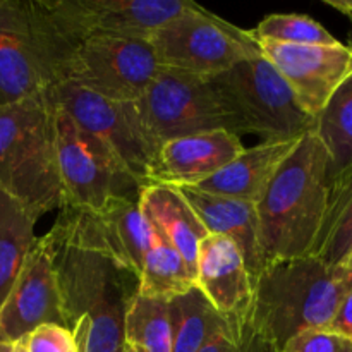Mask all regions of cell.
Returning <instances> with one entry per match:
<instances>
[{
  "instance_id": "33",
  "label": "cell",
  "mask_w": 352,
  "mask_h": 352,
  "mask_svg": "<svg viewBox=\"0 0 352 352\" xmlns=\"http://www.w3.org/2000/svg\"><path fill=\"white\" fill-rule=\"evenodd\" d=\"M342 274H344V280H346V285H347V291H352V251L349 256H347V260L344 261Z\"/></svg>"
},
{
  "instance_id": "10",
  "label": "cell",
  "mask_w": 352,
  "mask_h": 352,
  "mask_svg": "<svg viewBox=\"0 0 352 352\" xmlns=\"http://www.w3.org/2000/svg\"><path fill=\"white\" fill-rule=\"evenodd\" d=\"M48 31L38 0H0V109L54 86Z\"/></svg>"
},
{
  "instance_id": "11",
  "label": "cell",
  "mask_w": 352,
  "mask_h": 352,
  "mask_svg": "<svg viewBox=\"0 0 352 352\" xmlns=\"http://www.w3.org/2000/svg\"><path fill=\"white\" fill-rule=\"evenodd\" d=\"M134 105L141 127L155 151L160 144L175 138L217 129L227 131L222 110L208 81L184 72L160 67Z\"/></svg>"
},
{
  "instance_id": "6",
  "label": "cell",
  "mask_w": 352,
  "mask_h": 352,
  "mask_svg": "<svg viewBox=\"0 0 352 352\" xmlns=\"http://www.w3.org/2000/svg\"><path fill=\"white\" fill-rule=\"evenodd\" d=\"M206 81L227 131L236 136L299 140L315 131L316 120L299 107L287 82L263 55L239 62Z\"/></svg>"
},
{
  "instance_id": "17",
  "label": "cell",
  "mask_w": 352,
  "mask_h": 352,
  "mask_svg": "<svg viewBox=\"0 0 352 352\" xmlns=\"http://www.w3.org/2000/svg\"><path fill=\"white\" fill-rule=\"evenodd\" d=\"M196 285L217 311L244 327L253 298V278L232 241L217 234H208L201 241L196 258Z\"/></svg>"
},
{
  "instance_id": "19",
  "label": "cell",
  "mask_w": 352,
  "mask_h": 352,
  "mask_svg": "<svg viewBox=\"0 0 352 352\" xmlns=\"http://www.w3.org/2000/svg\"><path fill=\"white\" fill-rule=\"evenodd\" d=\"M138 203L151 229L181 254L196 278L199 244L208 232L182 192L177 188L148 184L140 189Z\"/></svg>"
},
{
  "instance_id": "3",
  "label": "cell",
  "mask_w": 352,
  "mask_h": 352,
  "mask_svg": "<svg viewBox=\"0 0 352 352\" xmlns=\"http://www.w3.org/2000/svg\"><path fill=\"white\" fill-rule=\"evenodd\" d=\"M54 250L62 316L76 349L124 352L126 315L138 294V275L102 254L57 243Z\"/></svg>"
},
{
  "instance_id": "5",
  "label": "cell",
  "mask_w": 352,
  "mask_h": 352,
  "mask_svg": "<svg viewBox=\"0 0 352 352\" xmlns=\"http://www.w3.org/2000/svg\"><path fill=\"white\" fill-rule=\"evenodd\" d=\"M0 191L38 219L60 210L54 112L45 93L0 109Z\"/></svg>"
},
{
  "instance_id": "29",
  "label": "cell",
  "mask_w": 352,
  "mask_h": 352,
  "mask_svg": "<svg viewBox=\"0 0 352 352\" xmlns=\"http://www.w3.org/2000/svg\"><path fill=\"white\" fill-rule=\"evenodd\" d=\"M282 352H352V339L327 329H309L292 337Z\"/></svg>"
},
{
  "instance_id": "14",
  "label": "cell",
  "mask_w": 352,
  "mask_h": 352,
  "mask_svg": "<svg viewBox=\"0 0 352 352\" xmlns=\"http://www.w3.org/2000/svg\"><path fill=\"white\" fill-rule=\"evenodd\" d=\"M45 323L64 325L55 250L48 234L36 237L0 306V340L16 344Z\"/></svg>"
},
{
  "instance_id": "9",
  "label": "cell",
  "mask_w": 352,
  "mask_h": 352,
  "mask_svg": "<svg viewBox=\"0 0 352 352\" xmlns=\"http://www.w3.org/2000/svg\"><path fill=\"white\" fill-rule=\"evenodd\" d=\"M48 236L62 246L102 254L140 277L151 227L138 198L113 196L100 208H60Z\"/></svg>"
},
{
  "instance_id": "22",
  "label": "cell",
  "mask_w": 352,
  "mask_h": 352,
  "mask_svg": "<svg viewBox=\"0 0 352 352\" xmlns=\"http://www.w3.org/2000/svg\"><path fill=\"white\" fill-rule=\"evenodd\" d=\"M167 309L172 352H198L217 332L236 323L217 311L198 285L168 299Z\"/></svg>"
},
{
  "instance_id": "18",
  "label": "cell",
  "mask_w": 352,
  "mask_h": 352,
  "mask_svg": "<svg viewBox=\"0 0 352 352\" xmlns=\"http://www.w3.org/2000/svg\"><path fill=\"white\" fill-rule=\"evenodd\" d=\"M299 140L261 141L256 146L244 148L230 164L199 182L195 189L256 205Z\"/></svg>"
},
{
  "instance_id": "20",
  "label": "cell",
  "mask_w": 352,
  "mask_h": 352,
  "mask_svg": "<svg viewBox=\"0 0 352 352\" xmlns=\"http://www.w3.org/2000/svg\"><path fill=\"white\" fill-rule=\"evenodd\" d=\"M177 189L195 210L206 232L223 236L236 244L254 280L261 270V261L258 246V217L253 203L210 195L195 188Z\"/></svg>"
},
{
  "instance_id": "2",
  "label": "cell",
  "mask_w": 352,
  "mask_h": 352,
  "mask_svg": "<svg viewBox=\"0 0 352 352\" xmlns=\"http://www.w3.org/2000/svg\"><path fill=\"white\" fill-rule=\"evenodd\" d=\"M330 181V157L315 131L299 140L254 208L261 268L309 256Z\"/></svg>"
},
{
  "instance_id": "26",
  "label": "cell",
  "mask_w": 352,
  "mask_h": 352,
  "mask_svg": "<svg viewBox=\"0 0 352 352\" xmlns=\"http://www.w3.org/2000/svg\"><path fill=\"white\" fill-rule=\"evenodd\" d=\"M126 344L138 352H172V333L165 299L136 294L127 308Z\"/></svg>"
},
{
  "instance_id": "21",
  "label": "cell",
  "mask_w": 352,
  "mask_h": 352,
  "mask_svg": "<svg viewBox=\"0 0 352 352\" xmlns=\"http://www.w3.org/2000/svg\"><path fill=\"white\" fill-rule=\"evenodd\" d=\"M352 251V164L329 181L327 205L309 256L342 267Z\"/></svg>"
},
{
  "instance_id": "7",
  "label": "cell",
  "mask_w": 352,
  "mask_h": 352,
  "mask_svg": "<svg viewBox=\"0 0 352 352\" xmlns=\"http://www.w3.org/2000/svg\"><path fill=\"white\" fill-rule=\"evenodd\" d=\"M146 41L162 69L201 79L261 55L250 30L222 19L196 2L155 30Z\"/></svg>"
},
{
  "instance_id": "35",
  "label": "cell",
  "mask_w": 352,
  "mask_h": 352,
  "mask_svg": "<svg viewBox=\"0 0 352 352\" xmlns=\"http://www.w3.org/2000/svg\"><path fill=\"white\" fill-rule=\"evenodd\" d=\"M124 352H138V351L134 349V347H131L129 344H126V349H124Z\"/></svg>"
},
{
  "instance_id": "31",
  "label": "cell",
  "mask_w": 352,
  "mask_h": 352,
  "mask_svg": "<svg viewBox=\"0 0 352 352\" xmlns=\"http://www.w3.org/2000/svg\"><path fill=\"white\" fill-rule=\"evenodd\" d=\"M327 330L352 339V291H347L340 299Z\"/></svg>"
},
{
  "instance_id": "23",
  "label": "cell",
  "mask_w": 352,
  "mask_h": 352,
  "mask_svg": "<svg viewBox=\"0 0 352 352\" xmlns=\"http://www.w3.org/2000/svg\"><path fill=\"white\" fill-rule=\"evenodd\" d=\"M36 222L38 217L26 206L0 191V306L36 241Z\"/></svg>"
},
{
  "instance_id": "34",
  "label": "cell",
  "mask_w": 352,
  "mask_h": 352,
  "mask_svg": "<svg viewBox=\"0 0 352 352\" xmlns=\"http://www.w3.org/2000/svg\"><path fill=\"white\" fill-rule=\"evenodd\" d=\"M0 352H16V344L0 340Z\"/></svg>"
},
{
  "instance_id": "12",
  "label": "cell",
  "mask_w": 352,
  "mask_h": 352,
  "mask_svg": "<svg viewBox=\"0 0 352 352\" xmlns=\"http://www.w3.org/2000/svg\"><path fill=\"white\" fill-rule=\"evenodd\" d=\"M43 93L76 126L102 141L140 189L146 186V170L155 150L141 127L134 102L103 98L69 85L50 86Z\"/></svg>"
},
{
  "instance_id": "1",
  "label": "cell",
  "mask_w": 352,
  "mask_h": 352,
  "mask_svg": "<svg viewBox=\"0 0 352 352\" xmlns=\"http://www.w3.org/2000/svg\"><path fill=\"white\" fill-rule=\"evenodd\" d=\"M346 292L342 267L313 256L265 265L253 280L248 336L265 352H282L302 330L327 329Z\"/></svg>"
},
{
  "instance_id": "16",
  "label": "cell",
  "mask_w": 352,
  "mask_h": 352,
  "mask_svg": "<svg viewBox=\"0 0 352 352\" xmlns=\"http://www.w3.org/2000/svg\"><path fill=\"white\" fill-rule=\"evenodd\" d=\"M244 144L241 138L229 131L175 138L160 144L146 170V186L195 188L234 160Z\"/></svg>"
},
{
  "instance_id": "8",
  "label": "cell",
  "mask_w": 352,
  "mask_h": 352,
  "mask_svg": "<svg viewBox=\"0 0 352 352\" xmlns=\"http://www.w3.org/2000/svg\"><path fill=\"white\" fill-rule=\"evenodd\" d=\"M52 112L62 191L60 208H100L113 196L138 198L140 186L109 148L76 126L64 110L52 105Z\"/></svg>"
},
{
  "instance_id": "24",
  "label": "cell",
  "mask_w": 352,
  "mask_h": 352,
  "mask_svg": "<svg viewBox=\"0 0 352 352\" xmlns=\"http://www.w3.org/2000/svg\"><path fill=\"white\" fill-rule=\"evenodd\" d=\"M196 278L181 254L151 229V243L144 253L138 277V294L144 298L172 299L195 287Z\"/></svg>"
},
{
  "instance_id": "30",
  "label": "cell",
  "mask_w": 352,
  "mask_h": 352,
  "mask_svg": "<svg viewBox=\"0 0 352 352\" xmlns=\"http://www.w3.org/2000/svg\"><path fill=\"white\" fill-rule=\"evenodd\" d=\"M198 352H265L248 336L241 325H230L217 332Z\"/></svg>"
},
{
  "instance_id": "4",
  "label": "cell",
  "mask_w": 352,
  "mask_h": 352,
  "mask_svg": "<svg viewBox=\"0 0 352 352\" xmlns=\"http://www.w3.org/2000/svg\"><path fill=\"white\" fill-rule=\"evenodd\" d=\"M40 7L54 57V86H76L117 102L141 98L160 71L146 40L64 33L47 16L41 0Z\"/></svg>"
},
{
  "instance_id": "27",
  "label": "cell",
  "mask_w": 352,
  "mask_h": 352,
  "mask_svg": "<svg viewBox=\"0 0 352 352\" xmlns=\"http://www.w3.org/2000/svg\"><path fill=\"white\" fill-rule=\"evenodd\" d=\"M258 43L337 45L340 43L318 21L302 14H270L250 30Z\"/></svg>"
},
{
  "instance_id": "32",
  "label": "cell",
  "mask_w": 352,
  "mask_h": 352,
  "mask_svg": "<svg viewBox=\"0 0 352 352\" xmlns=\"http://www.w3.org/2000/svg\"><path fill=\"white\" fill-rule=\"evenodd\" d=\"M325 3L329 7H332V9L339 10L340 14H344V16H346L352 24V0H325ZM351 47H352V43H351Z\"/></svg>"
},
{
  "instance_id": "25",
  "label": "cell",
  "mask_w": 352,
  "mask_h": 352,
  "mask_svg": "<svg viewBox=\"0 0 352 352\" xmlns=\"http://www.w3.org/2000/svg\"><path fill=\"white\" fill-rule=\"evenodd\" d=\"M315 133L329 151L330 177H333L352 164V74L320 113Z\"/></svg>"
},
{
  "instance_id": "15",
  "label": "cell",
  "mask_w": 352,
  "mask_h": 352,
  "mask_svg": "<svg viewBox=\"0 0 352 352\" xmlns=\"http://www.w3.org/2000/svg\"><path fill=\"white\" fill-rule=\"evenodd\" d=\"M258 45L261 55L287 82L299 107L315 120L352 74L351 45Z\"/></svg>"
},
{
  "instance_id": "13",
  "label": "cell",
  "mask_w": 352,
  "mask_h": 352,
  "mask_svg": "<svg viewBox=\"0 0 352 352\" xmlns=\"http://www.w3.org/2000/svg\"><path fill=\"white\" fill-rule=\"evenodd\" d=\"M191 0H41L45 12L69 34L148 40L155 30L177 17Z\"/></svg>"
},
{
  "instance_id": "28",
  "label": "cell",
  "mask_w": 352,
  "mask_h": 352,
  "mask_svg": "<svg viewBox=\"0 0 352 352\" xmlns=\"http://www.w3.org/2000/svg\"><path fill=\"white\" fill-rule=\"evenodd\" d=\"M26 352H78L71 330L58 323H45L19 340Z\"/></svg>"
}]
</instances>
